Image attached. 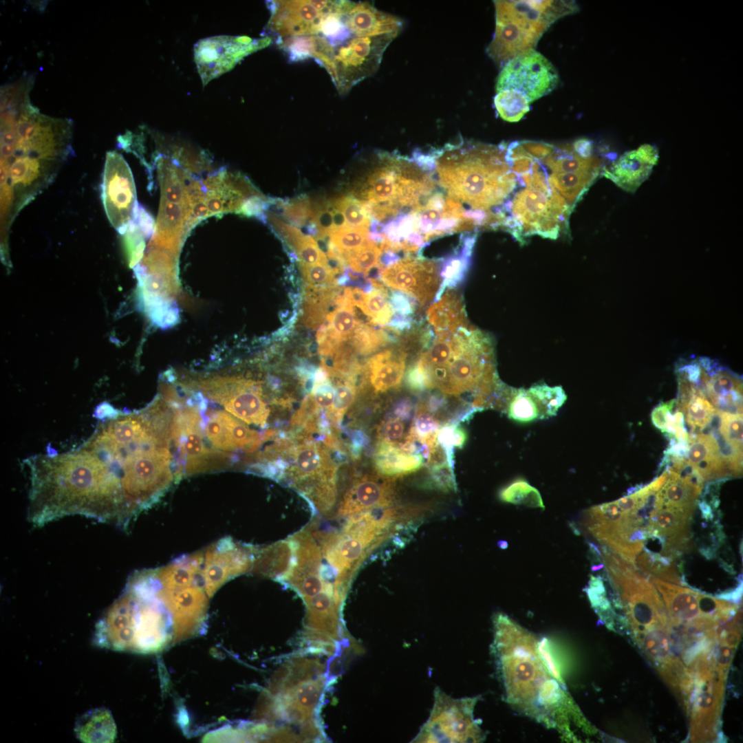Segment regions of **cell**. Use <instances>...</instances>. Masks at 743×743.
Instances as JSON below:
<instances>
[{
    "instance_id": "obj_1",
    "label": "cell",
    "mask_w": 743,
    "mask_h": 743,
    "mask_svg": "<svg viewBox=\"0 0 743 743\" xmlns=\"http://www.w3.org/2000/svg\"><path fill=\"white\" fill-rule=\"evenodd\" d=\"M110 414L74 450L25 460L34 525L79 515L125 528L151 506L159 481L157 427L142 410Z\"/></svg>"
},
{
    "instance_id": "obj_2",
    "label": "cell",
    "mask_w": 743,
    "mask_h": 743,
    "mask_svg": "<svg viewBox=\"0 0 743 743\" xmlns=\"http://www.w3.org/2000/svg\"><path fill=\"white\" fill-rule=\"evenodd\" d=\"M32 86L1 89V226L9 229L20 211L43 192L74 153L72 122L41 114L30 100Z\"/></svg>"
},
{
    "instance_id": "obj_3",
    "label": "cell",
    "mask_w": 743,
    "mask_h": 743,
    "mask_svg": "<svg viewBox=\"0 0 743 743\" xmlns=\"http://www.w3.org/2000/svg\"><path fill=\"white\" fill-rule=\"evenodd\" d=\"M492 652L507 702L570 738L587 724L543 656L538 640L508 616L493 618Z\"/></svg>"
},
{
    "instance_id": "obj_4",
    "label": "cell",
    "mask_w": 743,
    "mask_h": 743,
    "mask_svg": "<svg viewBox=\"0 0 743 743\" xmlns=\"http://www.w3.org/2000/svg\"><path fill=\"white\" fill-rule=\"evenodd\" d=\"M440 185L447 196L467 204V211L485 213L502 224L503 206L517 184L506 157V144H448L431 152Z\"/></svg>"
},
{
    "instance_id": "obj_5",
    "label": "cell",
    "mask_w": 743,
    "mask_h": 743,
    "mask_svg": "<svg viewBox=\"0 0 743 743\" xmlns=\"http://www.w3.org/2000/svg\"><path fill=\"white\" fill-rule=\"evenodd\" d=\"M515 173L517 184L504 204L503 226L520 241L532 235L556 239L572 211L554 187L544 164L532 157L528 166Z\"/></svg>"
},
{
    "instance_id": "obj_6",
    "label": "cell",
    "mask_w": 743,
    "mask_h": 743,
    "mask_svg": "<svg viewBox=\"0 0 743 743\" xmlns=\"http://www.w3.org/2000/svg\"><path fill=\"white\" fill-rule=\"evenodd\" d=\"M372 511L353 516L339 534L314 530L334 570V588L342 599L354 571L365 554L389 535L391 526L398 518V513L393 508H385L379 514Z\"/></svg>"
},
{
    "instance_id": "obj_7",
    "label": "cell",
    "mask_w": 743,
    "mask_h": 743,
    "mask_svg": "<svg viewBox=\"0 0 743 743\" xmlns=\"http://www.w3.org/2000/svg\"><path fill=\"white\" fill-rule=\"evenodd\" d=\"M453 340L452 354L435 378L432 389L454 396L471 393L473 400L499 378L493 342L483 332L467 326L460 327L453 334Z\"/></svg>"
},
{
    "instance_id": "obj_8",
    "label": "cell",
    "mask_w": 743,
    "mask_h": 743,
    "mask_svg": "<svg viewBox=\"0 0 743 743\" xmlns=\"http://www.w3.org/2000/svg\"><path fill=\"white\" fill-rule=\"evenodd\" d=\"M478 697L453 698L436 687L427 720L411 742H481L485 735L474 718Z\"/></svg>"
},
{
    "instance_id": "obj_9",
    "label": "cell",
    "mask_w": 743,
    "mask_h": 743,
    "mask_svg": "<svg viewBox=\"0 0 743 743\" xmlns=\"http://www.w3.org/2000/svg\"><path fill=\"white\" fill-rule=\"evenodd\" d=\"M288 473L296 488L326 514L336 502V466L327 449L314 440H302L292 453Z\"/></svg>"
},
{
    "instance_id": "obj_10",
    "label": "cell",
    "mask_w": 743,
    "mask_h": 743,
    "mask_svg": "<svg viewBox=\"0 0 743 743\" xmlns=\"http://www.w3.org/2000/svg\"><path fill=\"white\" fill-rule=\"evenodd\" d=\"M585 519L588 529L599 541L635 566L648 538L646 526L636 515L625 512L614 501L588 509Z\"/></svg>"
},
{
    "instance_id": "obj_11",
    "label": "cell",
    "mask_w": 743,
    "mask_h": 743,
    "mask_svg": "<svg viewBox=\"0 0 743 743\" xmlns=\"http://www.w3.org/2000/svg\"><path fill=\"white\" fill-rule=\"evenodd\" d=\"M397 33L375 36H353L336 47L325 68L341 94L374 74L383 53Z\"/></svg>"
},
{
    "instance_id": "obj_12",
    "label": "cell",
    "mask_w": 743,
    "mask_h": 743,
    "mask_svg": "<svg viewBox=\"0 0 743 743\" xmlns=\"http://www.w3.org/2000/svg\"><path fill=\"white\" fill-rule=\"evenodd\" d=\"M612 583L622 600L635 637L652 629L669 627L668 615L658 592L634 568L617 573Z\"/></svg>"
},
{
    "instance_id": "obj_13",
    "label": "cell",
    "mask_w": 743,
    "mask_h": 743,
    "mask_svg": "<svg viewBox=\"0 0 743 743\" xmlns=\"http://www.w3.org/2000/svg\"><path fill=\"white\" fill-rule=\"evenodd\" d=\"M553 65L534 50L506 63L497 79V92L513 89L522 94L530 103L549 94L559 83Z\"/></svg>"
},
{
    "instance_id": "obj_14",
    "label": "cell",
    "mask_w": 743,
    "mask_h": 743,
    "mask_svg": "<svg viewBox=\"0 0 743 743\" xmlns=\"http://www.w3.org/2000/svg\"><path fill=\"white\" fill-rule=\"evenodd\" d=\"M101 196L108 220L122 234L133 220L138 202L131 171L116 151L106 153Z\"/></svg>"
},
{
    "instance_id": "obj_15",
    "label": "cell",
    "mask_w": 743,
    "mask_h": 743,
    "mask_svg": "<svg viewBox=\"0 0 743 743\" xmlns=\"http://www.w3.org/2000/svg\"><path fill=\"white\" fill-rule=\"evenodd\" d=\"M693 674L696 680L690 697L691 740H711L716 735L725 673L712 660L698 666Z\"/></svg>"
},
{
    "instance_id": "obj_16",
    "label": "cell",
    "mask_w": 743,
    "mask_h": 743,
    "mask_svg": "<svg viewBox=\"0 0 743 743\" xmlns=\"http://www.w3.org/2000/svg\"><path fill=\"white\" fill-rule=\"evenodd\" d=\"M257 548L226 537L195 552L209 597L226 582L252 569Z\"/></svg>"
},
{
    "instance_id": "obj_17",
    "label": "cell",
    "mask_w": 743,
    "mask_h": 743,
    "mask_svg": "<svg viewBox=\"0 0 743 743\" xmlns=\"http://www.w3.org/2000/svg\"><path fill=\"white\" fill-rule=\"evenodd\" d=\"M649 575L650 581L662 596L669 626L684 628L697 634H709L727 621L705 610L702 604L701 593Z\"/></svg>"
},
{
    "instance_id": "obj_18",
    "label": "cell",
    "mask_w": 743,
    "mask_h": 743,
    "mask_svg": "<svg viewBox=\"0 0 743 743\" xmlns=\"http://www.w3.org/2000/svg\"><path fill=\"white\" fill-rule=\"evenodd\" d=\"M171 435L179 446L186 474L206 472L224 464L225 455L207 447L202 430V418L195 407H186L175 413Z\"/></svg>"
},
{
    "instance_id": "obj_19",
    "label": "cell",
    "mask_w": 743,
    "mask_h": 743,
    "mask_svg": "<svg viewBox=\"0 0 743 743\" xmlns=\"http://www.w3.org/2000/svg\"><path fill=\"white\" fill-rule=\"evenodd\" d=\"M206 394L237 418L247 424L264 426L269 409L258 383L244 379L219 380L204 387Z\"/></svg>"
},
{
    "instance_id": "obj_20",
    "label": "cell",
    "mask_w": 743,
    "mask_h": 743,
    "mask_svg": "<svg viewBox=\"0 0 743 743\" xmlns=\"http://www.w3.org/2000/svg\"><path fill=\"white\" fill-rule=\"evenodd\" d=\"M379 278L387 286L408 294L424 305L439 288L440 261L407 256L381 270Z\"/></svg>"
},
{
    "instance_id": "obj_21",
    "label": "cell",
    "mask_w": 743,
    "mask_h": 743,
    "mask_svg": "<svg viewBox=\"0 0 743 743\" xmlns=\"http://www.w3.org/2000/svg\"><path fill=\"white\" fill-rule=\"evenodd\" d=\"M338 1H274L270 25L279 38L316 35L327 14Z\"/></svg>"
},
{
    "instance_id": "obj_22",
    "label": "cell",
    "mask_w": 743,
    "mask_h": 743,
    "mask_svg": "<svg viewBox=\"0 0 743 743\" xmlns=\"http://www.w3.org/2000/svg\"><path fill=\"white\" fill-rule=\"evenodd\" d=\"M394 479L378 473L358 477L343 495L337 515L353 517L375 509L389 508L396 497Z\"/></svg>"
},
{
    "instance_id": "obj_23",
    "label": "cell",
    "mask_w": 743,
    "mask_h": 743,
    "mask_svg": "<svg viewBox=\"0 0 743 743\" xmlns=\"http://www.w3.org/2000/svg\"><path fill=\"white\" fill-rule=\"evenodd\" d=\"M202 183L209 217L227 213H239L246 200L261 194L246 177L228 173L224 169L208 175Z\"/></svg>"
},
{
    "instance_id": "obj_24",
    "label": "cell",
    "mask_w": 743,
    "mask_h": 743,
    "mask_svg": "<svg viewBox=\"0 0 743 743\" xmlns=\"http://www.w3.org/2000/svg\"><path fill=\"white\" fill-rule=\"evenodd\" d=\"M543 33L518 20H496L495 34L486 52L497 65L503 67L515 57L534 50Z\"/></svg>"
},
{
    "instance_id": "obj_25",
    "label": "cell",
    "mask_w": 743,
    "mask_h": 743,
    "mask_svg": "<svg viewBox=\"0 0 743 743\" xmlns=\"http://www.w3.org/2000/svg\"><path fill=\"white\" fill-rule=\"evenodd\" d=\"M496 19H514L543 32L557 19L578 10L574 1H495Z\"/></svg>"
},
{
    "instance_id": "obj_26",
    "label": "cell",
    "mask_w": 743,
    "mask_h": 743,
    "mask_svg": "<svg viewBox=\"0 0 743 743\" xmlns=\"http://www.w3.org/2000/svg\"><path fill=\"white\" fill-rule=\"evenodd\" d=\"M658 160L657 149L645 144L624 153L605 167L603 173L624 191L633 193L648 178Z\"/></svg>"
},
{
    "instance_id": "obj_27",
    "label": "cell",
    "mask_w": 743,
    "mask_h": 743,
    "mask_svg": "<svg viewBox=\"0 0 743 743\" xmlns=\"http://www.w3.org/2000/svg\"><path fill=\"white\" fill-rule=\"evenodd\" d=\"M206 434L220 450L254 451L260 444L259 433L226 411L213 413L206 426Z\"/></svg>"
},
{
    "instance_id": "obj_28",
    "label": "cell",
    "mask_w": 743,
    "mask_h": 743,
    "mask_svg": "<svg viewBox=\"0 0 743 743\" xmlns=\"http://www.w3.org/2000/svg\"><path fill=\"white\" fill-rule=\"evenodd\" d=\"M688 461L704 480L733 477L729 465L722 457L711 433L688 434Z\"/></svg>"
},
{
    "instance_id": "obj_29",
    "label": "cell",
    "mask_w": 743,
    "mask_h": 743,
    "mask_svg": "<svg viewBox=\"0 0 743 743\" xmlns=\"http://www.w3.org/2000/svg\"><path fill=\"white\" fill-rule=\"evenodd\" d=\"M334 303L336 308L326 316V323L319 327L316 338L318 343L336 349L349 341L360 321L347 288L336 296Z\"/></svg>"
},
{
    "instance_id": "obj_30",
    "label": "cell",
    "mask_w": 743,
    "mask_h": 743,
    "mask_svg": "<svg viewBox=\"0 0 743 743\" xmlns=\"http://www.w3.org/2000/svg\"><path fill=\"white\" fill-rule=\"evenodd\" d=\"M345 22L356 37L398 34L402 27L400 19L379 11L368 2H354L345 14Z\"/></svg>"
},
{
    "instance_id": "obj_31",
    "label": "cell",
    "mask_w": 743,
    "mask_h": 743,
    "mask_svg": "<svg viewBox=\"0 0 743 743\" xmlns=\"http://www.w3.org/2000/svg\"><path fill=\"white\" fill-rule=\"evenodd\" d=\"M406 356L403 351L386 349L368 359L363 370L375 392L383 393L400 385Z\"/></svg>"
},
{
    "instance_id": "obj_32",
    "label": "cell",
    "mask_w": 743,
    "mask_h": 743,
    "mask_svg": "<svg viewBox=\"0 0 743 743\" xmlns=\"http://www.w3.org/2000/svg\"><path fill=\"white\" fill-rule=\"evenodd\" d=\"M294 557L295 547L291 538L261 548H257L252 572L283 580L290 572Z\"/></svg>"
},
{
    "instance_id": "obj_33",
    "label": "cell",
    "mask_w": 743,
    "mask_h": 743,
    "mask_svg": "<svg viewBox=\"0 0 743 743\" xmlns=\"http://www.w3.org/2000/svg\"><path fill=\"white\" fill-rule=\"evenodd\" d=\"M374 464L378 473L392 478L415 472L424 465L420 457L382 440L377 443Z\"/></svg>"
},
{
    "instance_id": "obj_34",
    "label": "cell",
    "mask_w": 743,
    "mask_h": 743,
    "mask_svg": "<svg viewBox=\"0 0 743 743\" xmlns=\"http://www.w3.org/2000/svg\"><path fill=\"white\" fill-rule=\"evenodd\" d=\"M475 235L464 238L460 247L449 256L440 259V277L442 279L434 301H438L447 288H453L460 284L468 272Z\"/></svg>"
},
{
    "instance_id": "obj_35",
    "label": "cell",
    "mask_w": 743,
    "mask_h": 743,
    "mask_svg": "<svg viewBox=\"0 0 743 743\" xmlns=\"http://www.w3.org/2000/svg\"><path fill=\"white\" fill-rule=\"evenodd\" d=\"M667 472L668 477L656 495L657 509L667 508L691 515L702 490L685 482L674 472Z\"/></svg>"
},
{
    "instance_id": "obj_36",
    "label": "cell",
    "mask_w": 743,
    "mask_h": 743,
    "mask_svg": "<svg viewBox=\"0 0 743 743\" xmlns=\"http://www.w3.org/2000/svg\"><path fill=\"white\" fill-rule=\"evenodd\" d=\"M427 319L435 334L454 333L462 326H467L462 303L453 292H447L428 310Z\"/></svg>"
},
{
    "instance_id": "obj_37",
    "label": "cell",
    "mask_w": 743,
    "mask_h": 743,
    "mask_svg": "<svg viewBox=\"0 0 743 743\" xmlns=\"http://www.w3.org/2000/svg\"><path fill=\"white\" fill-rule=\"evenodd\" d=\"M75 733L83 742H111L116 728L110 711L105 708L86 712L76 721Z\"/></svg>"
},
{
    "instance_id": "obj_38",
    "label": "cell",
    "mask_w": 743,
    "mask_h": 743,
    "mask_svg": "<svg viewBox=\"0 0 743 743\" xmlns=\"http://www.w3.org/2000/svg\"><path fill=\"white\" fill-rule=\"evenodd\" d=\"M325 678L319 676L315 680L299 682L292 689L281 694L277 704L290 705L301 710L309 719H312L322 696Z\"/></svg>"
},
{
    "instance_id": "obj_39",
    "label": "cell",
    "mask_w": 743,
    "mask_h": 743,
    "mask_svg": "<svg viewBox=\"0 0 743 743\" xmlns=\"http://www.w3.org/2000/svg\"><path fill=\"white\" fill-rule=\"evenodd\" d=\"M305 286L303 322L307 327L316 329L323 323L330 305L337 296L336 285Z\"/></svg>"
},
{
    "instance_id": "obj_40",
    "label": "cell",
    "mask_w": 743,
    "mask_h": 743,
    "mask_svg": "<svg viewBox=\"0 0 743 743\" xmlns=\"http://www.w3.org/2000/svg\"><path fill=\"white\" fill-rule=\"evenodd\" d=\"M369 280L374 289L371 292L365 294L362 301L356 306L370 318L371 323L373 324L387 325L393 316L387 291L376 279H369Z\"/></svg>"
},
{
    "instance_id": "obj_41",
    "label": "cell",
    "mask_w": 743,
    "mask_h": 743,
    "mask_svg": "<svg viewBox=\"0 0 743 743\" xmlns=\"http://www.w3.org/2000/svg\"><path fill=\"white\" fill-rule=\"evenodd\" d=\"M395 340L394 336L383 329L377 330L360 322L349 339L354 352L362 355L370 354Z\"/></svg>"
},
{
    "instance_id": "obj_42",
    "label": "cell",
    "mask_w": 743,
    "mask_h": 743,
    "mask_svg": "<svg viewBox=\"0 0 743 743\" xmlns=\"http://www.w3.org/2000/svg\"><path fill=\"white\" fill-rule=\"evenodd\" d=\"M329 201L332 208L341 215L347 226L369 228L372 217L360 200L352 195H343Z\"/></svg>"
},
{
    "instance_id": "obj_43",
    "label": "cell",
    "mask_w": 743,
    "mask_h": 743,
    "mask_svg": "<svg viewBox=\"0 0 743 743\" xmlns=\"http://www.w3.org/2000/svg\"><path fill=\"white\" fill-rule=\"evenodd\" d=\"M499 498L515 505L544 508L539 491L524 479H517L501 489Z\"/></svg>"
},
{
    "instance_id": "obj_44",
    "label": "cell",
    "mask_w": 743,
    "mask_h": 743,
    "mask_svg": "<svg viewBox=\"0 0 743 743\" xmlns=\"http://www.w3.org/2000/svg\"><path fill=\"white\" fill-rule=\"evenodd\" d=\"M528 390L538 407L540 419L556 416L558 410L567 399L561 386L550 387L544 384L535 385Z\"/></svg>"
},
{
    "instance_id": "obj_45",
    "label": "cell",
    "mask_w": 743,
    "mask_h": 743,
    "mask_svg": "<svg viewBox=\"0 0 743 743\" xmlns=\"http://www.w3.org/2000/svg\"><path fill=\"white\" fill-rule=\"evenodd\" d=\"M494 105L499 116L508 122H517L530 111V103L520 92L513 89L497 92Z\"/></svg>"
},
{
    "instance_id": "obj_46",
    "label": "cell",
    "mask_w": 743,
    "mask_h": 743,
    "mask_svg": "<svg viewBox=\"0 0 743 743\" xmlns=\"http://www.w3.org/2000/svg\"><path fill=\"white\" fill-rule=\"evenodd\" d=\"M369 233V228L343 226L330 231L328 237L331 244L342 256L372 241Z\"/></svg>"
},
{
    "instance_id": "obj_47",
    "label": "cell",
    "mask_w": 743,
    "mask_h": 743,
    "mask_svg": "<svg viewBox=\"0 0 743 743\" xmlns=\"http://www.w3.org/2000/svg\"><path fill=\"white\" fill-rule=\"evenodd\" d=\"M715 411L716 409L706 397L695 392L682 412L690 427L691 433H697L698 431L706 429L711 423Z\"/></svg>"
},
{
    "instance_id": "obj_48",
    "label": "cell",
    "mask_w": 743,
    "mask_h": 743,
    "mask_svg": "<svg viewBox=\"0 0 743 743\" xmlns=\"http://www.w3.org/2000/svg\"><path fill=\"white\" fill-rule=\"evenodd\" d=\"M382 252L379 244L370 241L363 247L346 253L341 257L350 269L366 276L374 268L380 270V259Z\"/></svg>"
},
{
    "instance_id": "obj_49",
    "label": "cell",
    "mask_w": 743,
    "mask_h": 743,
    "mask_svg": "<svg viewBox=\"0 0 743 743\" xmlns=\"http://www.w3.org/2000/svg\"><path fill=\"white\" fill-rule=\"evenodd\" d=\"M508 417L519 422H529L540 419L538 407L528 389H515L508 405Z\"/></svg>"
},
{
    "instance_id": "obj_50",
    "label": "cell",
    "mask_w": 743,
    "mask_h": 743,
    "mask_svg": "<svg viewBox=\"0 0 743 743\" xmlns=\"http://www.w3.org/2000/svg\"><path fill=\"white\" fill-rule=\"evenodd\" d=\"M335 385L333 403L327 411L330 418L336 423H339L347 412L356 396L355 377L341 376Z\"/></svg>"
},
{
    "instance_id": "obj_51",
    "label": "cell",
    "mask_w": 743,
    "mask_h": 743,
    "mask_svg": "<svg viewBox=\"0 0 743 743\" xmlns=\"http://www.w3.org/2000/svg\"><path fill=\"white\" fill-rule=\"evenodd\" d=\"M290 248L297 255L300 263L306 264L328 263L326 255L320 248L316 240L303 232L291 241Z\"/></svg>"
},
{
    "instance_id": "obj_52",
    "label": "cell",
    "mask_w": 743,
    "mask_h": 743,
    "mask_svg": "<svg viewBox=\"0 0 743 743\" xmlns=\"http://www.w3.org/2000/svg\"><path fill=\"white\" fill-rule=\"evenodd\" d=\"M302 278L308 286H333L336 285V275L342 273L339 270L331 266L328 263L299 264Z\"/></svg>"
},
{
    "instance_id": "obj_53",
    "label": "cell",
    "mask_w": 743,
    "mask_h": 743,
    "mask_svg": "<svg viewBox=\"0 0 743 743\" xmlns=\"http://www.w3.org/2000/svg\"><path fill=\"white\" fill-rule=\"evenodd\" d=\"M720 417L718 431L721 435L733 447L742 450V414L720 411Z\"/></svg>"
},
{
    "instance_id": "obj_54",
    "label": "cell",
    "mask_w": 743,
    "mask_h": 743,
    "mask_svg": "<svg viewBox=\"0 0 743 743\" xmlns=\"http://www.w3.org/2000/svg\"><path fill=\"white\" fill-rule=\"evenodd\" d=\"M441 425L425 407L424 402H420L415 413L411 428L416 436L420 438H427L437 435Z\"/></svg>"
},
{
    "instance_id": "obj_55",
    "label": "cell",
    "mask_w": 743,
    "mask_h": 743,
    "mask_svg": "<svg viewBox=\"0 0 743 743\" xmlns=\"http://www.w3.org/2000/svg\"><path fill=\"white\" fill-rule=\"evenodd\" d=\"M429 478L431 485L440 491L450 492L457 490L453 468L446 462L429 466Z\"/></svg>"
},
{
    "instance_id": "obj_56",
    "label": "cell",
    "mask_w": 743,
    "mask_h": 743,
    "mask_svg": "<svg viewBox=\"0 0 743 743\" xmlns=\"http://www.w3.org/2000/svg\"><path fill=\"white\" fill-rule=\"evenodd\" d=\"M405 421L406 420H402L395 416L385 420L380 425L378 429L379 440L386 441L398 445L403 443L411 429L410 427L407 429Z\"/></svg>"
},
{
    "instance_id": "obj_57",
    "label": "cell",
    "mask_w": 743,
    "mask_h": 743,
    "mask_svg": "<svg viewBox=\"0 0 743 743\" xmlns=\"http://www.w3.org/2000/svg\"><path fill=\"white\" fill-rule=\"evenodd\" d=\"M393 315H398L405 318H412L416 309L414 298L407 294L396 290L391 292L389 297Z\"/></svg>"
},
{
    "instance_id": "obj_58",
    "label": "cell",
    "mask_w": 743,
    "mask_h": 743,
    "mask_svg": "<svg viewBox=\"0 0 743 743\" xmlns=\"http://www.w3.org/2000/svg\"><path fill=\"white\" fill-rule=\"evenodd\" d=\"M676 403V400L662 403L655 407L651 414L653 424L664 433H668L673 414L671 411Z\"/></svg>"
},
{
    "instance_id": "obj_59",
    "label": "cell",
    "mask_w": 743,
    "mask_h": 743,
    "mask_svg": "<svg viewBox=\"0 0 743 743\" xmlns=\"http://www.w3.org/2000/svg\"><path fill=\"white\" fill-rule=\"evenodd\" d=\"M405 384L412 391L419 392L427 389L424 374L417 363L409 366L405 374Z\"/></svg>"
},
{
    "instance_id": "obj_60",
    "label": "cell",
    "mask_w": 743,
    "mask_h": 743,
    "mask_svg": "<svg viewBox=\"0 0 743 743\" xmlns=\"http://www.w3.org/2000/svg\"><path fill=\"white\" fill-rule=\"evenodd\" d=\"M573 151L583 158H589L593 155V142L588 138H579L575 140L572 145Z\"/></svg>"
},
{
    "instance_id": "obj_61",
    "label": "cell",
    "mask_w": 743,
    "mask_h": 743,
    "mask_svg": "<svg viewBox=\"0 0 743 743\" xmlns=\"http://www.w3.org/2000/svg\"><path fill=\"white\" fill-rule=\"evenodd\" d=\"M395 416L404 420H409L413 415V405L411 401L404 399L399 402L394 411Z\"/></svg>"
},
{
    "instance_id": "obj_62",
    "label": "cell",
    "mask_w": 743,
    "mask_h": 743,
    "mask_svg": "<svg viewBox=\"0 0 743 743\" xmlns=\"http://www.w3.org/2000/svg\"><path fill=\"white\" fill-rule=\"evenodd\" d=\"M468 439V435L465 430H464L459 425H456L453 430V446L459 449L463 448Z\"/></svg>"
}]
</instances>
